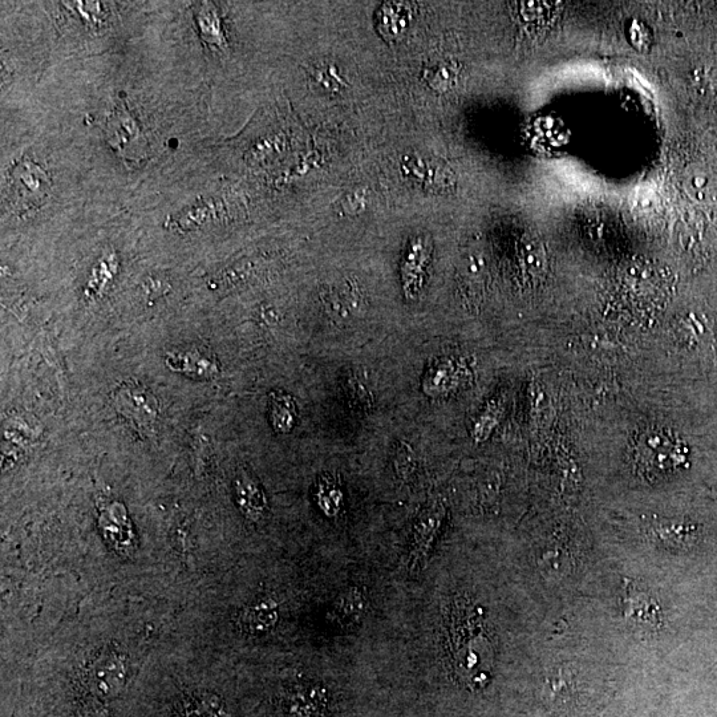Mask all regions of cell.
<instances>
[{"label":"cell","mask_w":717,"mask_h":717,"mask_svg":"<svg viewBox=\"0 0 717 717\" xmlns=\"http://www.w3.org/2000/svg\"><path fill=\"white\" fill-rule=\"evenodd\" d=\"M453 667L469 687L484 686L493 663L492 646L485 633L480 609L471 603L457 602L451 617Z\"/></svg>","instance_id":"1"},{"label":"cell","mask_w":717,"mask_h":717,"mask_svg":"<svg viewBox=\"0 0 717 717\" xmlns=\"http://www.w3.org/2000/svg\"><path fill=\"white\" fill-rule=\"evenodd\" d=\"M686 461L678 441L662 432H647L635 447V463L648 477H659L674 472Z\"/></svg>","instance_id":"2"},{"label":"cell","mask_w":717,"mask_h":717,"mask_svg":"<svg viewBox=\"0 0 717 717\" xmlns=\"http://www.w3.org/2000/svg\"><path fill=\"white\" fill-rule=\"evenodd\" d=\"M113 405L136 431L143 435L155 432L160 404L149 388L140 384H124L113 394Z\"/></svg>","instance_id":"3"},{"label":"cell","mask_w":717,"mask_h":717,"mask_svg":"<svg viewBox=\"0 0 717 717\" xmlns=\"http://www.w3.org/2000/svg\"><path fill=\"white\" fill-rule=\"evenodd\" d=\"M622 609L626 621L640 630L656 631L663 623L658 601L626 579L623 585Z\"/></svg>","instance_id":"4"},{"label":"cell","mask_w":717,"mask_h":717,"mask_svg":"<svg viewBox=\"0 0 717 717\" xmlns=\"http://www.w3.org/2000/svg\"><path fill=\"white\" fill-rule=\"evenodd\" d=\"M166 366L178 374L197 379H212L220 375V363L216 356L201 347L177 348L166 354Z\"/></svg>","instance_id":"5"},{"label":"cell","mask_w":717,"mask_h":717,"mask_svg":"<svg viewBox=\"0 0 717 717\" xmlns=\"http://www.w3.org/2000/svg\"><path fill=\"white\" fill-rule=\"evenodd\" d=\"M444 514L443 505L433 504L428 506L417 518L415 528H413L411 554H409L411 569L421 567L423 563L427 562L437 534L443 526Z\"/></svg>","instance_id":"6"},{"label":"cell","mask_w":717,"mask_h":717,"mask_svg":"<svg viewBox=\"0 0 717 717\" xmlns=\"http://www.w3.org/2000/svg\"><path fill=\"white\" fill-rule=\"evenodd\" d=\"M127 660L116 651L97 656L88 668V682L99 695H111L123 687L127 678Z\"/></svg>","instance_id":"7"},{"label":"cell","mask_w":717,"mask_h":717,"mask_svg":"<svg viewBox=\"0 0 717 717\" xmlns=\"http://www.w3.org/2000/svg\"><path fill=\"white\" fill-rule=\"evenodd\" d=\"M99 525L105 541L120 553L135 548V532L127 513L120 502H111L99 510Z\"/></svg>","instance_id":"8"},{"label":"cell","mask_w":717,"mask_h":717,"mask_svg":"<svg viewBox=\"0 0 717 717\" xmlns=\"http://www.w3.org/2000/svg\"><path fill=\"white\" fill-rule=\"evenodd\" d=\"M278 619V603L273 599H261L239 611L236 626L242 634L261 635L274 629Z\"/></svg>","instance_id":"9"},{"label":"cell","mask_w":717,"mask_h":717,"mask_svg":"<svg viewBox=\"0 0 717 717\" xmlns=\"http://www.w3.org/2000/svg\"><path fill=\"white\" fill-rule=\"evenodd\" d=\"M234 494L239 510L247 520L259 522L267 512L265 493L249 472H239L234 480Z\"/></svg>","instance_id":"10"},{"label":"cell","mask_w":717,"mask_h":717,"mask_svg":"<svg viewBox=\"0 0 717 717\" xmlns=\"http://www.w3.org/2000/svg\"><path fill=\"white\" fill-rule=\"evenodd\" d=\"M648 536L652 541L670 549H686L694 545L698 532L692 525L683 522L659 520L655 518L648 524Z\"/></svg>","instance_id":"11"},{"label":"cell","mask_w":717,"mask_h":717,"mask_svg":"<svg viewBox=\"0 0 717 717\" xmlns=\"http://www.w3.org/2000/svg\"><path fill=\"white\" fill-rule=\"evenodd\" d=\"M367 601L359 589H350L336 599L334 606L328 611V621L339 626H351L358 623L366 613Z\"/></svg>","instance_id":"12"},{"label":"cell","mask_w":717,"mask_h":717,"mask_svg":"<svg viewBox=\"0 0 717 717\" xmlns=\"http://www.w3.org/2000/svg\"><path fill=\"white\" fill-rule=\"evenodd\" d=\"M14 180L24 200H39L46 197L50 180L34 162L27 160L19 164L18 168H15Z\"/></svg>","instance_id":"13"},{"label":"cell","mask_w":717,"mask_h":717,"mask_svg":"<svg viewBox=\"0 0 717 717\" xmlns=\"http://www.w3.org/2000/svg\"><path fill=\"white\" fill-rule=\"evenodd\" d=\"M117 270H119V259L115 253L105 254L103 258H100L89 275L87 286L84 289V297L88 301H95V299L103 297L115 279Z\"/></svg>","instance_id":"14"},{"label":"cell","mask_w":717,"mask_h":717,"mask_svg":"<svg viewBox=\"0 0 717 717\" xmlns=\"http://www.w3.org/2000/svg\"><path fill=\"white\" fill-rule=\"evenodd\" d=\"M270 420L275 431L279 433H289L295 427L297 408L290 396L281 392L271 395Z\"/></svg>","instance_id":"15"},{"label":"cell","mask_w":717,"mask_h":717,"mask_svg":"<svg viewBox=\"0 0 717 717\" xmlns=\"http://www.w3.org/2000/svg\"><path fill=\"white\" fill-rule=\"evenodd\" d=\"M198 26L202 39L212 46L225 47L224 31H222L221 19L213 7H202L197 14Z\"/></svg>","instance_id":"16"},{"label":"cell","mask_w":717,"mask_h":717,"mask_svg":"<svg viewBox=\"0 0 717 717\" xmlns=\"http://www.w3.org/2000/svg\"><path fill=\"white\" fill-rule=\"evenodd\" d=\"M317 504L328 517H335L343 504V494L334 481L323 478L318 484Z\"/></svg>","instance_id":"17"},{"label":"cell","mask_w":717,"mask_h":717,"mask_svg":"<svg viewBox=\"0 0 717 717\" xmlns=\"http://www.w3.org/2000/svg\"><path fill=\"white\" fill-rule=\"evenodd\" d=\"M688 190L700 201H715L717 198V182L712 174L703 170L692 174L688 182Z\"/></svg>","instance_id":"18"},{"label":"cell","mask_w":717,"mask_h":717,"mask_svg":"<svg viewBox=\"0 0 717 717\" xmlns=\"http://www.w3.org/2000/svg\"><path fill=\"white\" fill-rule=\"evenodd\" d=\"M394 463L398 476L401 478H409L416 467L415 455H413L412 448H409L407 444H400L398 452H396Z\"/></svg>","instance_id":"19"},{"label":"cell","mask_w":717,"mask_h":717,"mask_svg":"<svg viewBox=\"0 0 717 717\" xmlns=\"http://www.w3.org/2000/svg\"><path fill=\"white\" fill-rule=\"evenodd\" d=\"M627 36L635 50H648L651 44V34L647 26H644L639 20H633L627 26Z\"/></svg>","instance_id":"20"}]
</instances>
